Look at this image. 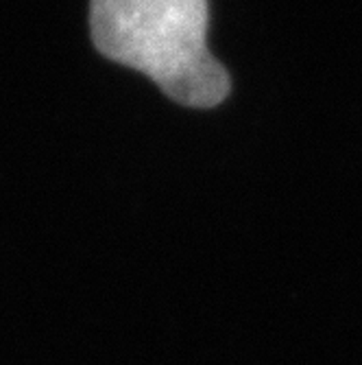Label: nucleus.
<instances>
[{
	"label": "nucleus",
	"instance_id": "f257e3e1",
	"mask_svg": "<svg viewBox=\"0 0 362 365\" xmlns=\"http://www.w3.org/2000/svg\"><path fill=\"white\" fill-rule=\"evenodd\" d=\"M208 0H90L94 46L188 108L229 94V75L208 51Z\"/></svg>",
	"mask_w": 362,
	"mask_h": 365
}]
</instances>
